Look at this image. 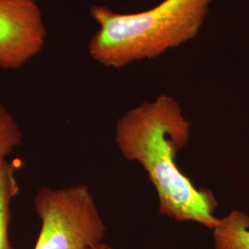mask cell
Returning a JSON list of instances; mask_svg holds the SVG:
<instances>
[{"mask_svg":"<svg viewBox=\"0 0 249 249\" xmlns=\"http://www.w3.org/2000/svg\"><path fill=\"white\" fill-rule=\"evenodd\" d=\"M189 135L190 124L182 108L166 94L129 110L116 124L119 151L148 174L160 213L178 223L194 222L213 230L220 223L214 215L218 202L213 193L195 187L175 160Z\"/></svg>","mask_w":249,"mask_h":249,"instance_id":"6da1fadb","label":"cell"},{"mask_svg":"<svg viewBox=\"0 0 249 249\" xmlns=\"http://www.w3.org/2000/svg\"><path fill=\"white\" fill-rule=\"evenodd\" d=\"M46 27L36 0H0V68L16 71L41 53Z\"/></svg>","mask_w":249,"mask_h":249,"instance_id":"277c9868","label":"cell"},{"mask_svg":"<svg viewBox=\"0 0 249 249\" xmlns=\"http://www.w3.org/2000/svg\"><path fill=\"white\" fill-rule=\"evenodd\" d=\"M213 0H163L152 9L119 13L92 6L89 15L98 30L88 52L100 65L121 69L154 59L194 39L204 24Z\"/></svg>","mask_w":249,"mask_h":249,"instance_id":"7a4b0ae2","label":"cell"},{"mask_svg":"<svg viewBox=\"0 0 249 249\" xmlns=\"http://www.w3.org/2000/svg\"><path fill=\"white\" fill-rule=\"evenodd\" d=\"M215 249H249V216L232 211L213 230Z\"/></svg>","mask_w":249,"mask_h":249,"instance_id":"5b68a950","label":"cell"},{"mask_svg":"<svg viewBox=\"0 0 249 249\" xmlns=\"http://www.w3.org/2000/svg\"><path fill=\"white\" fill-rule=\"evenodd\" d=\"M41 220L35 249H92L104 243L107 226L89 187H42L34 199Z\"/></svg>","mask_w":249,"mask_h":249,"instance_id":"3957f363","label":"cell"},{"mask_svg":"<svg viewBox=\"0 0 249 249\" xmlns=\"http://www.w3.org/2000/svg\"><path fill=\"white\" fill-rule=\"evenodd\" d=\"M92 249H113V248L109 245H107L106 243H101L97 246H95Z\"/></svg>","mask_w":249,"mask_h":249,"instance_id":"ba28073f","label":"cell"},{"mask_svg":"<svg viewBox=\"0 0 249 249\" xmlns=\"http://www.w3.org/2000/svg\"><path fill=\"white\" fill-rule=\"evenodd\" d=\"M18 190L16 169L7 162L0 170V249H14L9 236L10 204Z\"/></svg>","mask_w":249,"mask_h":249,"instance_id":"8992f818","label":"cell"},{"mask_svg":"<svg viewBox=\"0 0 249 249\" xmlns=\"http://www.w3.org/2000/svg\"><path fill=\"white\" fill-rule=\"evenodd\" d=\"M22 143V132L14 116L0 102V170L7 157Z\"/></svg>","mask_w":249,"mask_h":249,"instance_id":"52a82bcc","label":"cell"}]
</instances>
